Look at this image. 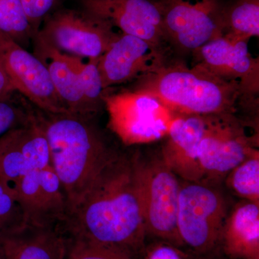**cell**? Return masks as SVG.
Here are the masks:
<instances>
[{"instance_id": "cell-1", "label": "cell", "mask_w": 259, "mask_h": 259, "mask_svg": "<svg viewBox=\"0 0 259 259\" xmlns=\"http://www.w3.org/2000/svg\"><path fill=\"white\" fill-rule=\"evenodd\" d=\"M70 238L118 250L135 259L146 244V224L136 154L117 151L68 214Z\"/></svg>"}, {"instance_id": "cell-2", "label": "cell", "mask_w": 259, "mask_h": 259, "mask_svg": "<svg viewBox=\"0 0 259 259\" xmlns=\"http://www.w3.org/2000/svg\"><path fill=\"white\" fill-rule=\"evenodd\" d=\"M45 130L51 165L66 196L68 214L117 150L107 144L91 117L37 112Z\"/></svg>"}, {"instance_id": "cell-3", "label": "cell", "mask_w": 259, "mask_h": 259, "mask_svg": "<svg viewBox=\"0 0 259 259\" xmlns=\"http://www.w3.org/2000/svg\"><path fill=\"white\" fill-rule=\"evenodd\" d=\"M138 90L157 97L178 115L212 116L231 114L243 90L196 65L164 66L142 78Z\"/></svg>"}, {"instance_id": "cell-4", "label": "cell", "mask_w": 259, "mask_h": 259, "mask_svg": "<svg viewBox=\"0 0 259 259\" xmlns=\"http://www.w3.org/2000/svg\"><path fill=\"white\" fill-rule=\"evenodd\" d=\"M228 213L226 197L212 183L181 182L177 228L184 245L198 254L210 253L220 244Z\"/></svg>"}, {"instance_id": "cell-5", "label": "cell", "mask_w": 259, "mask_h": 259, "mask_svg": "<svg viewBox=\"0 0 259 259\" xmlns=\"http://www.w3.org/2000/svg\"><path fill=\"white\" fill-rule=\"evenodd\" d=\"M108 127L125 146L148 144L166 137L177 114L157 97L142 90L105 95Z\"/></svg>"}, {"instance_id": "cell-6", "label": "cell", "mask_w": 259, "mask_h": 259, "mask_svg": "<svg viewBox=\"0 0 259 259\" xmlns=\"http://www.w3.org/2000/svg\"><path fill=\"white\" fill-rule=\"evenodd\" d=\"M146 236L183 246L177 228L180 178L161 156L146 159L136 154Z\"/></svg>"}, {"instance_id": "cell-7", "label": "cell", "mask_w": 259, "mask_h": 259, "mask_svg": "<svg viewBox=\"0 0 259 259\" xmlns=\"http://www.w3.org/2000/svg\"><path fill=\"white\" fill-rule=\"evenodd\" d=\"M118 35L111 24L84 10H64L46 19L35 38L64 54L97 60Z\"/></svg>"}, {"instance_id": "cell-8", "label": "cell", "mask_w": 259, "mask_h": 259, "mask_svg": "<svg viewBox=\"0 0 259 259\" xmlns=\"http://www.w3.org/2000/svg\"><path fill=\"white\" fill-rule=\"evenodd\" d=\"M166 39L196 51L224 34L221 0H158Z\"/></svg>"}, {"instance_id": "cell-9", "label": "cell", "mask_w": 259, "mask_h": 259, "mask_svg": "<svg viewBox=\"0 0 259 259\" xmlns=\"http://www.w3.org/2000/svg\"><path fill=\"white\" fill-rule=\"evenodd\" d=\"M252 144L232 114L209 116L198 149L202 181L213 184L226 178L233 168L258 151Z\"/></svg>"}, {"instance_id": "cell-10", "label": "cell", "mask_w": 259, "mask_h": 259, "mask_svg": "<svg viewBox=\"0 0 259 259\" xmlns=\"http://www.w3.org/2000/svg\"><path fill=\"white\" fill-rule=\"evenodd\" d=\"M0 66L15 88L40 111L68 114L54 89L47 64L0 32Z\"/></svg>"}, {"instance_id": "cell-11", "label": "cell", "mask_w": 259, "mask_h": 259, "mask_svg": "<svg viewBox=\"0 0 259 259\" xmlns=\"http://www.w3.org/2000/svg\"><path fill=\"white\" fill-rule=\"evenodd\" d=\"M97 65L105 90L136 78H144L164 66L159 47L125 33L117 35Z\"/></svg>"}, {"instance_id": "cell-12", "label": "cell", "mask_w": 259, "mask_h": 259, "mask_svg": "<svg viewBox=\"0 0 259 259\" xmlns=\"http://www.w3.org/2000/svg\"><path fill=\"white\" fill-rule=\"evenodd\" d=\"M16 201L26 225L63 226L67 220L66 196L51 165L44 169L29 171L24 177Z\"/></svg>"}, {"instance_id": "cell-13", "label": "cell", "mask_w": 259, "mask_h": 259, "mask_svg": "<svg viewBox=\"0 0 259 259\" xmlns=\"http://www.w3.org/2000/svg\"><path fill=\"white\" fill-rule=\"evenodd\" d=\"M84 11L160 47L166 38L161 10L152 0H81Z\"/></svg>"}, {"instance_id": "cell-14", "label": "cell", "mask_w": 259, "mask_h": 259, "mask_svg": "<svg viewBox=\"0 0 259 259\" xmlns=\"http://www.w3.org/2000/svg\"><path fill=\"white\" fill-rule=\"evenodd\" d=\"M248 41L223 34L195 51L197 65L223 79L238 83L243 92L256 93L258 62L250 55Z\"/></svg>"}, {"instance_id": "cell-15", "label": "cell", "mask_w": 259, "mask_h": 259, "mask_svg": "<svg viewBox=\"0 0 259 259\" xmlns=\"http://www.w3.org/2000/svg\"><path fill=\"white\" fill-rule=\"evenodd\" d=\"M208 117L177 115L167 135L168 140L162 149L161 156L170 169L182 180H203L198 160V149L207 131Z\"/></svg>"}, {"instance_id": "cell-16", "label": "cell", "mask_w": 259, "mask_h": 259, "mask_svg": "<svg viewBox=\"0 0 259 259\" xmlns=\"http://www.w3.org/2000/svg\"><path fill=\"white\" fill-rule=\"evenodd\" d=\"M69 237L63 226L24 225L0 236L4 259H65Z\"/></svg>"}, {"instance_id": "cell-17", "label": "cell", "mask_w": 259, "mask_h": 259, "mask_svg": "<svg viewBox=\"0 0 259 259\" xmlns=\"http://www.w3.org/2000/svg\"><path fill=\"white\" fill-rule=\"evenodd\" d=\"M223 252L231 259L259 255V204L245 200L228 213L221 242Z\"/></svg>"}, {"instance_id": "cell-18", "label": "cell", "mask_w": 259, "mask_h": 259, "mask_svg": "<svg viewBox=\"0 0 259 259\" xmlns=\"http://www.w3.org/2000/svg\"><path fill=\"white\" fill-rule=\"evenodd\" d=\"M37 51L46 61L56 95L69 115L93 117L92 111L83 95L77 71L70 66L65 54L35 38Z\"/></svg>"}, {"instance_id": "cell-19", "label": "cell", "mask_w": 259, "mask_h": 259, "mask_svg": "<svg viewBox=\"0 0 259 259\" xmlns=\"http://www.w3.org/2000/svg\"><path fill=\"white\" fill-rule=\"evenodd\" d=\"M21 127L0 138V185L16 200L24 177L31 170L20 146Z\"/></svg>"}, {"instance_id": "cell-20", "label": "cell", "mask_w": 259, "mask_h": 259, "mask_svg": "<svg viewBox=\"0 0 259 259\" xmlns=\"http://www.w3.org/2000/svg\"><path fill=\"white\" fill-rule=\"evenodd\" d=\"M224 34L248 40L259 35V0H235L223 8Z\"/></svg>"}, {"instance_id": "cell-21", "label": "cell", "mask_w": 259, "mask_h": 259, "mask_svg": "<svg viewBox=\"0 0 259 259\" xmlns=\"http://www.w3.org/2000/svg\"><path fill=\"white\" fill-rule=\"evenodd\" d=\"M227 185L238 197L259 204V153H253L227 175Z\"/></svg>"}, {"instance_id": "cell-22", "label": "cell", "mask_w": 259, "mask_h": 259, "mask_svg": "<svg viewBox=\"0 0 259 259\" xmlns=\"http://www.w3.org/2000/svg\"><path fill=\"white\" fill-rule=\"evenodd\" d=\"M0 32L23 48L35 37L20 0H0Z\"/></svg>"}, {"instance_id": "cell-23", "label": "cell", "mask_w": 259, "mask_h": 259, "mask_svg": "<svg viewBox=\"0 0 259 259\" xmlns=\"http://www.w3.org/2000/svg\"><path fill=\"white\" fill-rule=\"evenodd\" d=\"M98 60H88L83 62L77 71L83 95L94 114L96 113L102 101L105 89L101 75L98 69Z\"/></svg>"}, {"instance_id": "cell-24", "label": "cell", "mask_w": 259, "mask_h": 259, "mask_svg": "<svg viewBox=\"0 0 259 259\" xmlns=\"http://www.w3.org/2000/svg\"><path fill=\"white\" fill-rule=\"evenodd\" d=\"M65 259H135L129 255L90 242L69 238Z\"/></svg>"}, {"instance_id": "cell-25", "label": "cell", "mask_w": 259, "mask_h": 259, "mask_svg": "<svg viewBox=\"0 0 259 259\" xmlns=\"http://www.w3.org/2000/svg\"><path fill=\"white\" fill-rule=\"evenodd\" d=\"M32 113L29 109L17 106L9 99L0 100V136L28 124Z\"/></svg>"}, {"instance_id": "cell-26", "label": "cell", "mask_w": 259, "mask_h": 259, "mask_svg": "<svg viewBox=\"0 0 259 259\" xmlns=\"http://www.w3.org/2000/svg\"><path fill=\"white\" fill-rule=\"evenodd\" d=\"M24 225L23 212L18 202L0 185V229L5 233Z\"/></svg>"}, {"instance_id": "cell-27", "label": "cell", "mask_w": 259, "mask_h": 259, "mask_svg": "<svg viewBox=\"0 0 259 259\" xmlns=\"http://www.w3.org/2000/svg\"><path fill=\"white\" fill-rule=\"evenodd\" d=\"M23 9L31 27L34 35L36 36L42 22L55 8L58 0H20ZM35 38V37H34Z\"/></svg>"}, {"instance_id": "cell-28", "label": "cell", "mask_w": 259, "mask_h": 259, "mask_svg": "<svg viewBox=\"0 0 259 259\" xmlns=\"http://www.w3.org/2000/svg\"><path fill=\"white\" fill-rule=\"evenodd\" d=\"M141 256L143 259H194L180 247L161 241L145 247Z\"/></svg>"}, {"instance_id": "cell-29", "label": "cell", "mask_w": 259, "mask_h": 259, "mask_svg": "<svg viewBox=\"0 0 259 259\" xmlns=\"http://www.w3.org/2000/svg\"><path fill=\"white\" fill-rule=\"evenodd\" d=\"M15 92L8 75L0 66V100L9 99V97Z\"/></svg>"}, {"instance_id": "cell-30", "label": "cell", "mask_w": 259, "mask_h": 259, "mask_svg": "<svg viewBox=\"0 0 259 259\" xmlns=\"http://www.w3.org/2000/svg\"><path fill=\"white\" fill-rule=\"evenodd\" d=\"M248 259H259V255H258V256L253 257V258H250Z\"/></svg>"}, {"instance_id": "cell-31", "label": "cell", "mask_w": 259, "mask_h": 259, "mask_svg": "<svg viewBox=\"0 0 259 259\" xmlns=\"http://www.w3.org/2000/svg\"><path fill=\"white\" fill-rule=\"evenodd\" d=\"M0 259H4V257H3V254H2L1 252H0Z\"/></svg>"}]
</instances>
